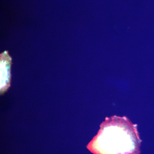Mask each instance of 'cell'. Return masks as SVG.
Wrapping results in <instances>:
<instances>
[{
    "mask_svg": "<svg viewBox=\"0 0 154 154\" xmlns=\"http://www.w3.org/2000/svg\"><path fill=\"white\" fill-rule=\"evenodd\" d=\"M137 125L125 116L107 117L87 148L94 154H139Z\"/></svg>",
    "mask_w": 154,
    "mask_h": 154,
    "instance_id": "obj_1",
    "label": "cell"
},
{
    "mask_svg": "<svg viewBox=\"0 0 154 154\" xmlns=\"http://www.w3.org/2000/svg\"><path fill=\"white\" fill-rule=\"evenodd\" d=\"M11 64V57L7 51H5L1 55V94L4 93L10 87Z\"/></svg>",
    "mask_w": 154,
    "mask_h": 154,
    "instance_id": "obj_2",
    "label": "cell"
}]
</instances>
